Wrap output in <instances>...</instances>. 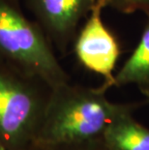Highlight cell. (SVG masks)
I'll list each match as a JSON object with an SVG mask.
<instances>
[{
  "instance_id": "5b68a950",
  "label": "cell",
  "mask_w": 149,
  "mask_h": 150,
  "mask_svg": "<svg viewBox=\"0 0 149 150\" xmlns=\"http://www.w3.org/2000/svg\"><path fill=\"white\" fill-rule=\"evenodd\" d=\"M97 1L24 0V3L52 46L65 53L74 43L81 21L87 18Z\"/></svg>"
},
{
  "instance_id": "52a82bcc",
  "label": "cell",
  "mask_w": 149,
  "mask_h": 150,
  "mask_svg": "<svg viewBox=\"0 0 149 150\" xmlns=\"http://www.w3.org/2000/svg\"><path fill=\"white\" fill-rule=\"evenodd\" d=\"M139 42L114 76V86L135 84L145 96L149 94V13Z\"/></svg>"
},
{
  "instance_id": "9c48e42d",
  "label": "cell",
  "mask_w": 149,
  "mask_h": 150,
  "mask_svg": "<svg viewBox=\"0 0 149 150\" xmlns=\"http://www.w3.org/2000/svg\"><path fill=\"white\" fill-rule=\"evenodd\" d=\"M31 150H107L103 140L55 145H34Z\"/></svg>"
},
{
  "instance_id": "277c9868",
  "label": "cell",
  "mask_w": 149,
  "mask_h": 150,
  "mask_svg": "<svg viewBox=\"0 0 149 150\" xmlns=\"http://www.w3.org/2000/svg\"><path fill=\"white\" fill-rule=\"evenodd\" d=\"M104 8L103 1L98 0L78 31L73 46L78 61L104 78L101 86L109 90L114 86V69L121 52L118 41L102 20Z\"/></svg>"
},
{
  "instance_id": "8fae6325",
  "label": "cell",
  "mask_w": 149,
  "mask_h": 150,
  "mask_svg": "<svg viewBox=\"0 0 149 150\" xmlns=\"http://www.w3.org/2000/svg\"><path fill=\"white\" fill-rule=\"evenodd\" d=\"M0 150H11V149H8V148H5V147H2V146H0Z\"/></svg>"
},
{
  "instance_id": "ba28073f",
  "label": "cell",
  "mask_w": 149,
  "mask_h": 150,
  "mask_svg": "<svg viewBox=\"0 0 149 150\" xmlns=\"http://www.w3.org/2000/svg\"><path fill=\"white\" fill-rule=\"evenodd\" d=\"M105 7H112L124 14L142 11L149 13V0H102Z\"/></svg>"
},
{
  "instance_id": "8992f818",
  "label": "cell",
  "mask_w": 149,
  "mask_h": 150,
  "mask_svg": "<svg viewBox=\"0 0 149 150\" xmlns=\"http://www.w3.org/2000/svg\"><path fill=\"white\" fill-rule=\"evenodd\" d=\"M136 110L123 111L107 127L102 139L107 150H149V129L135 119Z\"/></svg>"
},
{
  "instance_id": "6da1fadb",
  "label": "cell",
  "mask_w": 149,
  "mask_h": 150,
  "mask_svg": "<svg viewBox=\"0 0 149 150\" xmlns=\"http://www.w3.org/2000/svg\"><path fill=\"white\" fill-rule=\"evenodd\" d=\"M102 86L87 87L71 81L52 88L43 123L34 145H55L102 140L113 119L145 103H112ZM33 145V146H34Z\"/></svg>"
},
{
  "instance_id": "30bf717a",
  "label": "cell",
  "mask_w": 149,
  "mask_h": 150,
  "mask_svg": "<svg viewBox=\"0 0 149 150\" xmlns=\"http://www.w3.org/2000/svg\"><path fill=\"white\" fill-rule=\"evenodd\" d=\"M145 99H146V103L149 104V94L147 95V96H145Z\"/></svg>"
},
{
  "instance_id": "7a4b0ae2",
  "label": "cell",
  "mask_w": 149,
  "mask_h": 150,
  "mask_svg": "<svg viewBox=\"0 0 149 150\" xmlns=\"http://www.w3.org/2000/svg\"><path fill=\"white\" fill-rule=\"evenodd\" d=\"M50 92L46 82L0 59V146L32 149Z\"/></svg>"
},
{
  "instance_id": "3957f363",
  "label": "cell",
  "mask_w": 149,
  "mask_h": 150,
  "mask_svg": "<svg viewBox=\"0 0 149 150\" xmlns=\"http://www.w3.org/2000/svg\"><path fill=\"white\" fill-rule=\"evenodd\" d=\"M0 59L52 88L71 81L52 43L40 25L24 15L20 0H0Z\"/></svg>"
}]
</instances>
